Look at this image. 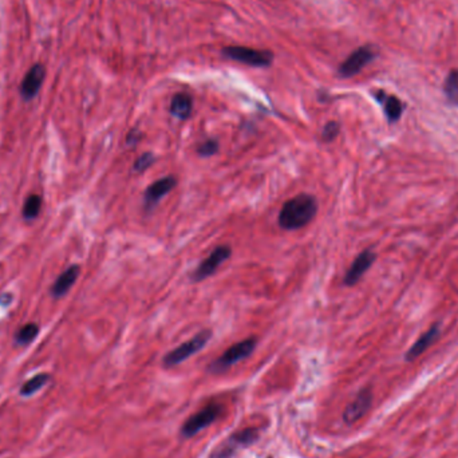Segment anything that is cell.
I'll return each instance as SVG.
<instances>
[{
    "label": "cell",
    "mask_w": 458,
    "mask_h": 458,
    "mask_svg": "<svg viewBox=\"0 0 458 458\" xmlns=\"http://www.w3.org/2000/svg\"><path fill=\"white\" fill-rule=\"evenodd\" d=\"M318 213V200L313 194L302 193L288 200L279 212V226L296 230L309 226Z\"/></svg>",
    "instance_id": "obj_1"
},
{
    "label": "cell",
    "mask_w": 458,
    "mask_h": 458,
    "mask_svg": "<svg viewBox=\"0 0 458 458\" xmlns=\"http://www.w3.org/2000/svg\"><path fill=\"white\" fill-rule=\"evenodd\" d=\"M256 345H257L256 338H247L241 342L232 345L224 351V354L219 356L216 360H213L209 365V372L213 374H219V373L228 370L229 367H232L233 365L247 359L250 355H252L256 349Z\"/></svg>",
    "instance_id": "obj_2"
},
{
    "label": "cell",
    "mask_w": 458,
    "mask_h": 458,
    "mask_svg": "<svg viewBox=\"0 0 458 458\" xmlns=\"http://www.w3.org/2000/svg\"><path fill=\"white\" fill-rule=\"evenodd\" d=\"M212 338V331L210 330H203L199 333H196L192 339L187 340L185 343L180 345L178 347H176L174 350H172L170 353H167L164 356V366L167 369L174 367L177 365H181L183 362H185L189 359L192 355L197 354L199 351H201L209 340Z\"/></svg>",
    "instance_id": "obj_3"
},
{
    "label": "cell",
    "mask_w": 458,
    "mask_h": 458,
    "mask_svg": "<svg viewBox=\"0 0 458 458\" xmlns=\"http://www.w3.org/2000/svg\"><path fill=\"white\" fill-rule=\"evenodd\" d=\"M260 430L256 428H247L229 436L221 445H219L210 455V458H232L239 449L247 448L259 439Z\"/></svg>",
    "instance_id": "obj_4"
},
{
    "label": "cell",
    "mask_w": 458,
    "mask_h": 458,
    "mask_svg": "<svg viewBox=\"0 0 458 458\" xmlns=\"http://www.w3.org/2000/svg\"><path fill=\"white\" fill-rule=\"evenodd\" d=\"M223 412V406L220 403H209L197 413L192 414L181 426V436L184 438H192L199 434L201 430L210 426Z\"/></svg>",
    "instance_id": "obj_5"
},
{
    "label": "cell",
    "mask_w": 458,
    "mask_h": 458,
    "mask_svg": "<svg viewBox=\"0 0 458 458\" xmlns=\"http://www.w3.org/2000/svg\"><path fill=\"white\" fill-rule=\"evenodd\" d=\"M223 54L233 61L246 63L253 67H267L271 64L273 59L271 51H260L241 46L226 47L223 50Z\"/></svg>",
    "instance_id": "obj_6"
},
{
    "label": "cell",
    "mask_w": 458,
    "mask_h": 458,
    "mask_svg": "<svg viewBox=\"0 0 458 458\" xmlns=\"http://www.w3.org/2000/svg\"><path fill=\"white\" fill-rule=\"evenodd\" d=\"M232 255V250L229 246H219L214 250L210 252L208 257H205L200 266L194 270L193 275H192V280L193 282H203L205 279L210 277L212 275H214L216 271L219 270V267L223 266V263L226 260H228Z\"/></svg>",
    "instance_id": "obj_7"
},
{
    "label": "cell",
    "mask_w": 458,
    "mask_h": 458,
    "mask_svg": "<svg viewBox=\"0 0 458 458\" xmlns=\"http://www.w3.org/2000/svg\"><path fill=\"white\" fill-rule=\"evenodd\" d=\"M376 58V51L372 46H363L355 50L354 53L340 64L339 75L342 78H350L356 75L365 66H367Z\"/></svg>",
    "instance_id": "obj_8"
},
{
    "label": "cell",
    "mask_w": 458,
    "mask_h": 458,
    "mask_svg": "<svg viewBox=\"0 0 458 458\" xmlns=\"http://www.w3.org/2000/svg\"><path fill=\"white\" fill-rule=\"evenodd\" d=\"M373 403V393L370 389H362L353 402H350L343 410V421L347 425H353L367 414Z\"/></svg>",
    "instance_id": "obj_9"
},
{
    "label": "cell",
    "mask_w": 458,
    "mask_h": 458,
    "mask_svg": "<svg viewBox=\"0 0 458 458\" xmlns=\"http://www.w3.org/2000/svg\"><path fill=\"white\" fill-rule=\"evenodd\" d=\"M375 253L372 250H365L360 252L356 257H355L353 264L350 266V268L346 272L343 283L349 287L355 286L362 276L372 268V266L374 264Z\"/></svg>",
    "instance_id": "obj_10"
},
{
    "label": "cell",
    "mask_w": 458,
    "mask_h": 458,
    "mask_svg": "<svg viewBox=\"0 0 458 458\" xmlns=\"http://www.w3.org/2000/svg\"><path fill=\"white\" fill-rule=\"evenodd\" d=\"M177 185V180L173 176L163 177L153 184H150L144 194V203L147 210L154 208L167 194H169Z\"/></svg>",
    "instance_id": "obj_11"
},
{
    "label": "cell",
    "mask_w": 458,
    "mask_h": 458,
    "mask_svg": "<svg viewBox=\"0 0 458 458\" xmlns=\"http://www.w3.org/2000/svg\"><path fill=\"white\" fill-rule=\"evenodd\" d=\"M46 77V70L42 64H34L26 74L21 86V94L23 100H33L41 90Z\"/></svg>",
    "instance_id": "obj_12"
},
{
    "label": "cell",
    "mask_w": 458,
    "mask_h": 458,
    "mask_svg": "<svg viewBox=\"0 0 458 458\" xmlns=\"http://www.w3.org/2000/svg\"><path fill=\"white\" fill-rule=\"evenodd\" d=\"M439 333H441V329H439V324L436 323L426 333H422L419 336V339H416V343L405 354V360H407V362L416 360V358H419L437 340Z\"/></svg>",
    "instance_id": "obj_13"
},
{
    "label": "cell",
    "mask_w": 458,
    "mask_h": 458,
    "mask_svg": "<svg viewBox=\"0 0 458 458\" xmlns=\"http://www.w3.org/2000/svg\"><path fill=\"white\" fill-rule=\"evenodd\" d=\"M375 98L379 104H383V110L389 122H396L401 118L403 113V104L396 95H389L381 90L375 93Z\"/></svg>",
    "instance_id": "obj_14"
},
{
    "label": "cell",
    "mask_w": 458,
    "mask_h": 458,
    "mask_svg": "<svg viewBox=\"0 0 458 458\" xmlns=\"http://www.w3.org/2000/svg\"><path fill=\"white\" fill-rule=\"evenodd\" d=\"M80 271H81L80 266H71L66 271L62 272V275L57 279V282L54 283V286L51 288V295L54 297H62L63 295H66L77 282V279L80 276Z\"/></svg>",
    "instance_id": "obj_15"
},
{
    "label": "cell",
    "mask_w": 458,
    "mask_h": 458,
    "mask_svg": "<svg viewBox=\"0 0 458 458\" xmlns=\"http://www.w3.org/2000/svg\"><path fill=\"white\" fill-rule=\"evenodd\" d=\"M193 110V101L192 97L185 93H178L173 97L170 104V113L172 116L177 117L178 120H187Z\"/></svg>",
    "instance_id": "obj_16"
},
{
    "label": "cell",
    "mask_w": 458,
    "mask_h": 458,
    "mask_svg": "<svg viewBox=\"0 0 458 458\" xmlns=\"http://www.w3.org/2000/svg\"><path fill=\"white\" fill-rule=\"evenodd\" d=\"M443 91L446 100L455 106H458V68L452 70L443 84Z\"/></svg>",
    "instance_id": "obj_17"
},
{
    "label": "cell",
    "mask_w": 458,
    "mask_h": 458,
    "mask_svg": "<svg viewBox=\"0 0 458 458\" xmlns=\"http://www.w3.org/2000/svg\"><path fill=\"white\" fill-rule=\"evenodd\" d=\"M48 379H50L48 374H38L33 376L23 385V387L21 389V396H33L34 393H37L38 390L42 389L43 386L48 382Z\"/></svg>",
    "instance_id": "obj_18"
},
{
    "label": "cell",
    "mask_w": 458,
    "mask_h": 458,
    "mask_svg": "<svg viewBox=\"0 0 458 458\" xmlns=\"http://www.w3.org/2000/svg\"><path fill=\"white\" fill-rule=\"evenodd\" d=\"M41 207H42V199L39 196H37V194L28 196V199L24 203L23 217L26 220L35 219L39 214V212H41Z\"/></svg>",
    "instance_id": "obj_19"
},
{
    "label": "cell",
    "mask_w": 458,
    "mask_h": 458,
    "mask_svg": "<svg viewBox=\"0 0 458 458\" xmlns=\"http://www.w3.org/2000/svg\"><path fill=\"white\" fill-rule=\"evenodd\" d=\"M38 333H39V327L35 323H28V324L23 326L21 330L17 333V336H15L17 343L21 346L28 345L37 338Z\"/></svg>",
    "instance_id": "obj_20"
},
{
    "label": "cell",
    "mask_w": 458,
    "mask_h": 458,
    "mask_svg": "<svg viewBox=\"0 0 458 458\" xmlns=\"http://www.w3.org/2000/svg\"><path fill=\"white\" fill-rule=\"evenodd\" d=\"M154 161H156L154 154L150 153V152H146L136 160V163L133 165V172L134 173H144L154 164Z\"/></svg>",
    "instance_id": "obj_21"
},
{
    "label": "cell",
    "mask_w": 458,
    "mask_h": 458,
    "mask_svg": "<svg viewBox=\"0 0 458 458\" xmlns=\"http://www.w3.org/2000/svg\"><path fill=\"white\" fill-rule=\"evenodd\" d=\"M220 146L216 140H207L197 146V153L200 157H212L219 152Z\"/></svg>",
    "instance_id": "obj_22"
},
{
    "label": "cell",
    "mask_w": 458,
    "mask_h": 458,
    "mask_svg": "<svg viewBox=\"0 0 458 458\" xmlns=\"http://www.w3.org/2000/svg\"><path fill=\"white\" fill-rule=\"evenodd\" d=\"M339 131H340V126L338 122L335 121H330L329 124H326V126L323 127V141L326 143H333V140L339 136Z\"/></svg>",
    "instance_id": "obj_23"
},
{
    "label": "cell",
    "mask_w": 458,
    "mask_h": 458,
    "mask_svg": "<svg viewBox=\"0 0 458 458\" xmlns=\"http://www.w3.org/2000/svg\"><path fill=\"white\" fill-rule=\"evenodd\" d=\"M141 137H143V134H141V131L140 130H137V129H133L129 134H127V138H126V144L129 146L131 145H136L140 140H141Z\"/></svg>",
    "instance_id": "obj_24"
},
{
    "label": "cell",
    "mask_w": 458,
    "mask_h": 458,
    "mask_svg": "<svg viewBox=\"0 0 458 458\" xmlns=\"http://www.w3.org/2000/svg\"><path fill=\"white\" fill-rule=\"evenodd\" d=\"M270 458H271V457H270Z\"/></svg>",
    "instance_id": "obj_25"
}]
</instances>
